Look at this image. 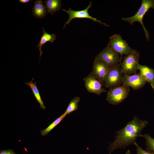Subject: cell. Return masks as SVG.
I'll return each instance as SVG.
<instances>
[{"label": "cell", "mask_w": 154, "mask_h": 154, "mask_svg": "<svg viewBox=\"0 0 154 154\" xmlns=\"http://www.w3.org/2000/svg\"><path fill=\"white\" fill-rule=\"evenodd\" d=\"M148 124L147 121L140 120L135 116L124 128L116 132L114 141L109 146V154L117 149H124L130 145H134L138 137H143L141 131Z\"/></svg>", "instance_id": "1"}, {"label": "cell", "mask_w": 154, "mask_h": 154, "mask_svg": "<svg viewBox=\"0 0 154 154\" xmlns=\"http://www.w3.org/2000/svg\"><path fill=\"white\" fill-rule=\"evenodd\" d=\"M123 76L120 71V65L110 68L105 78V87L110 88L121 86Z\"/></svg>", "instance_id": "7"}, {"label": "cell", "mask_w": 154, "mask_h": 154, "mask_svg": "<svg viewBox=\"0 0 154 154\" xmlns=\"http://www.w3.org/2000/svg\"><path fill=\"white\" fill-rule=\"evenodd\" d=\"M138 69L142 77L150 84L154 91V70L146 65H138Z\"/></svg>", "instance_id": "12"}, {"label": "cell", "mask_w": 154, "mask_h": 154, "mask_svg": "<svg viewBox=\"0 0 154 154\" xmlns=\"http://www.w3.org/2000/svg\"><path fill=\"white\" fill-rule=\"evenodd\" d=\"M95 58L103 60L110 68L120 65L122 59L117 52L108 46L99 53Z\"/></svg>", "instance_id": "5"}, {"label": "cell", "mask_w": 154, "mask_h": 154, "mask_svg": "<svg viewBox=\"0 0 154 154\" xmlns=\"http://www.w3.org/2000/svg\"><path fill=\"white\" fill-rule=\"evenodd\" d=\"M130 91L129 87L123 85L110 88L107 93L106 100L112 105L119 104L127 98Z\"/></svg>", "instance_id": "4"}, {"label": "cell", "mask_w": 154, "mask_h": 154, "mask_svg": "<svg viewBox=\"0 0 154 154\" xmlns=\"http://www.w3.org/2000/svg\"><path fill=\"white\" fill-rule=\"evenodd\" d=\"M80 101V98L78 97H75L70 101L67 108L64 113L66 115H69L70 113L75 111L77 110L78 107V104Z\"/></svg>", "instance_id": "18"}, {"label": "cell", "mask_w": 154, "mask_h": 154, "mask_svg": "<svg viewBox=\"0 0 154 154\" xmlns=\"http://www.w3.org/2000/svg\"><path fill=\"white\" fill-rule=\"evenodd\" d=\"M147 82L139 73L131 75H123L122 84L137 90L141 88Z\"/></svg>", "instance_id": "10"}, {"label": "cell", "mask_w": 154, "mask_h": 154, "mask_svg": "<svg viewBox=\"0 0 154 154\" xmlns=\"http://www.w3.org/2000/svg\"><path fill=\"white\" fill-rule=\"evenodd\" d=\"M151 8L154 9V0H142L141 5L137 13L133 16L127 17H123L121 19L128 22L131 25L135 22H138L141 25L144 30L147 40H149V32L146 29L143 23L144 16Z\"/></svg>", "instance_id": "2"}, {"label": "cell", "mask_w": 154, "mask_h": 154, "mask_svg": "<svg viewBox=\"0 0 154 154\" xmlns=\"http://www.w3.org/2000/svg\"><path fill=\"white\" fill-rule=\"evenodd\" d=\"M34 4L32 8L33 15L39 19L43 18L46 15L47 11L41 0H37L34 2Z\"/></svg>", "instance_id": "13"}, {"label": "cell", "mask_w": 154, "mask_h": 154, "mask_svg": "<svg viewBox=\"0 0 154 154\" xmlns=\"http://www.w3.org/2000/svg\"><path fill=\"white\" fill-rule=\"evenodd\" d=\"M33 80L34 78H33L30 82H28L25 83L31 88L35 98L40 104V108L43 110H44L46 109V107L44 104L39 92L37 87L36 82L34 83Z\"/></svg>", "instance_id": "16"}, {"label": "cell", "mask_w": 154, "mask_h": 154, "mask_svg": "<svg viewBox=\"0 0 154 154\" xmlns=\"http://www.w3.org/2000/svg\"><path fill=\"white\" fill-rule=\"evenodd\" d=\"M86 88L88 92L99 95L107 91L102 88V84L90 73L83 79Z\"/></svg>", "instance_id": "11"}, {"label": "cell", "mask_w": 154, "mask_h": 154, "mask_svg": "<svg viewBox=\"0 0 154 154\" xmlns=\"http://www.w3.org/2000/svg\"><path fill=\"white\" fill-rule=\"evenodd\" d=\"M92 5V3L90 1V3L85 9L79 11H74L70 8L69 10H66L63 9V10L67 13L69 15L68 20L64 24L63 28H64L66 25H68L73 19L75 18H87L90 19L95 22H96L106 26L109 27V26L105 23L102 22L100 20L97 19L91 16L88 13V9L90 8Z\"/></svg>", "instance_id": "8"}, {"label": "cell", "mask_w": 154, "mask_h": 154, "mask_svg": "<svg viewBox=\"0 0 154 154\" xmlns=\"http://www.w3.org/2000/svg\"><path fill=\"white\" fill-rule=\"evenodd\" d=\"M110 68L100 59L95 58L93 65L92 70L90 73L102 84H104L105 77Z\"/></svg>", "instance_id": "9"}, {"label": "cell", "mask_w": 154, "mask_h": 154, "mask_svg": "<svg viewBox=\"0 0 154 154\" xmlns=\"http://www.w3.org/2000/svg\"><path fill=\"white\" fill-rule=\"evenodd\" d=\"M44 3L47 13L52 15L61 9V0H46Z\"/></svg>", "instance_id": "14"}, {"label": "cell", "mask_w": 154, "mask_h": 154, "mask_svg": "<svg viewBox=\"0 0 154 154\" xmlns=\"http://www.w3.org/2000/svg\"><path fill=\"white\" fill-rule=\"evenodd\" d=\"M134 145L136 146L137 148L136 149L137 154H153L147 150L143 149L137 144L136 142L135 143Z\"/></svg>", "instance_id": "20"}, {"label": "cell", "mask_w": 154, "mask_h": 154, "mask_svg": "<svg viewBox=\"0 0 154 154\" xmlns=\"http://www.w3.org/2000/svg\"><path fill=\"white\" fill-rule=\"evenodd\" d=\"M140 54L137 50L133 49L130 53L124 57L120 67L123 75H131L136 74L139 64Z\"/></svg>", "instance_id": "3"}, {"label": "cell", "mask_w": 154, "mask_h": 154, "mask_svg": "<svg viewBox=\"0 0 154 154\" xmlns=\"http://www.w3.org/2000/svg\"><path fill=\"white\" fill-rule=\"evenodd\" d=\"M42 29L43 34L40 38L39 43L37 47H38L40 52V58L42 54V52L41 50L42 46L48 42L53 43L56 39V36L55 34L48 33L46 32L43 27Z\"/></svg>", "instance_id": "15"}, {"label": "cell", "mask_w": 154, "mask_h": 154, "mask_svg": "<svg viewBox=\"0 0 154 154\" xmlns=\"http://www.w3.org/2000/svg\"><path fill=\"white\" fill-rule=\"evenodd\" d=\"M125 154H131L130 151L129 150H128Z\"/></svg>", "instance_id": "23"}, {"label": "cell", "mask_w": 154, "mask_h": 154, "mask_svg": "<svg viewBox=\"0 0 154 154\" xmlns=\"http://www.w3.org/2000/svg\"><path fill=\"white\" fill-rule=\"evenodd\" d=\"M0 154H17L13 150L7 149L5 150H1Z\"/></svg>", "instance_id": "21"}, {"label": "cell", "mask_w": 154, "mask_h": 154, "mask_svg": "<svg viewBox=\"0 0 154 154\" xmlns=\"http://www.w3.org/2000/svg\"><path fill=\"white\" fill-rule=\"evenodd\" d=\"M143 137L145 139L146 150L149 152L154 154V139L150 134H145Z\"/></svg>", "instance_id": "19"}, {"label": "cell", "mask_w": 154, "mask_h": 154, "mask_svg": "<svg viewBox=\"0 0 154 154\" xmlns=\"http://www.w3.org/2000/svg\"><path fill=\"white\" fill-rule=\"evenodd\" d=\"M66 115L64 113L59 117L57 118L46 128L40 131V134L43 136H46L48 134L49 132L58 125L65 117Z\"/></svg>", "instance_id": "17"}, {"label": "cell", "mask_w": 154, "mask_h": 154, "mask_svg": "<svg viewBox=\"0 0 154 154\" xmlns=\"http://www.w3.org/2000/svg\"><path fill=\"white\" fill-rule=\"evenodd\" d=\"M19 2L22 3H25L30 2L31 1L30 0H19Z\"/></svg>", "instance_id": "22"}, {"label": "cell", "mask_w": 154, "mask_h": 154, "mask_svg": "<svg viewBox=\"0 0 154 154\" xmlns=\"http://www.w3.org/2000/svg\"><path fill=\"white\" fill-rule=\"evenodd\" d=\"M107 46L117 52L121 58L123 54L128 55L133 50L119 34H115L111 36Z\"/></svg>", "instance_id": "6"}]
</instances>
